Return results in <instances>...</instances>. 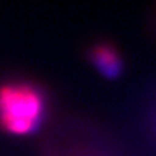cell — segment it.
Here are the masks:
<instances>
[{"label":"cell","mask_w":156,"mask_h":156,"mask_svg":"<svg viewBox=\"0 0 156 156\" xmlns=\"http://www.w3.org/2000/svg\"><path fill=\"white\" fill-rule=\"evenodd\" d=\"M44 101L37 89L28 84L0 86V127L14 135H27L41 123Z\"/></svg>","instance_id":"cell-1"},{"label":"cell","mask_w":156,"mask_h":156,"mask_svg":"<svg viewBox=\"0 0 156 156\" xmlns=\"http://www.w3.org/2000/svg\"><path fill=\"white\" fill-rule=\"evenodd\" d=\"M95 68L107 79H115L122 71V60L118 53L107 44L95 47L90 54Z\"/></svg>","instance_id":"cell-2"}]
</instances>
